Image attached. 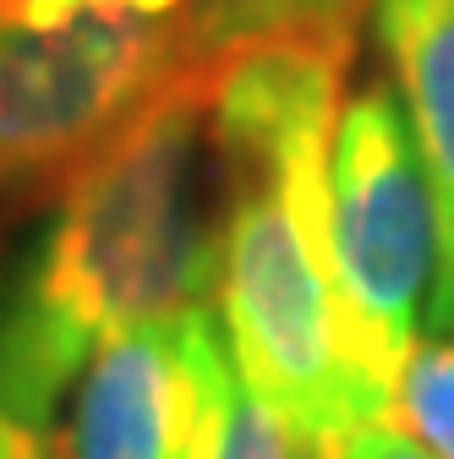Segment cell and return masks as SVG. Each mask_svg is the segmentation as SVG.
I'll return each mask as SVG.
<instances>
[{
    "mask_svg": "<svg viewBox=\"0 0 454 459\" xmlns=\"http://www.w3.org/2000/svg\"><path fill=\"white\" fill-rule=\"evenodd\" d=\"M328 459H432V454H427L411 432H394L389 421H372V427L351 432Z\"/></svg>",
    "mask_w": 454,
    "mask_h": 459,
    "instance_id": "30bf717a",
    "label": "cell"
},
{
    "mask_svg": "<svg viewBox=\"0 0 454 459\" xmlns=\"http://www.w3.org/2000/svg\"><path fill=\"white\" fill-rule=\"evenodd\" d=\"M372 0H192L197 55H224L285 33H351Z\"/></svg>",
    "mask_w": 454,
    "mask_h": 459,
    "instance_id": "52a82bcc",
    "label": "cell"
},
{
    "mask_svg": "<svg viewBox=\"0 0 454 459\" xmlns=\"http://www.w3.org/2000/svg\"><path fill=\"white\" fill-rule=\"evenodd\" d=\"M241 394L208 307L109 339L72 388L61 459H219Z\"/></svg>",
    "mask_w": 454,
    "mask_h": 459,
    "instance_id": "5b68a950",
    "label": "cell"
},
{
    "mask_svg": "<svg viewBox=\"0 0 454 459\" xmlns=\"http://www.w3.org/2000/svg\"><path fill=\"white\" fill-rule=\"evenodd\" d=\"M351 55V33H285L208 55L224 339L241 383L307 459L394 416V377L345 307L328 241V148Z\"/></svg>",
    "mask_w": 454,
    "mask_h": 459,
    "instance_id": "6da1fadb",
    "label": "cell"
},
{
    "mask_svg": "<svg viewBox=\"0 0 454 459\" xmlns=\"http://www.w3.org/2000/svg\"><path fill=\"white\" fill-rule=\"evenodd\" d=\"M394 416L432 459H454V339H416L394 383Z\"/></svg>",
    "mask_w": 454,
    "mask_h": 459,
    "instance_id": "ba28073f",
    "label": "cell"
},
{
    "mask_svg": "<svg viewBox=\"0 0 454 459\" xmlns=\"http://www.w3.org/2000/svg\"><path fill=\"white\" fill-rule=\"evenodd\" d=\"M219 257L214 66L197 61L55 192L0 279V411L49 443L88 361L137 323L208 307Z\"/></svg>",
    "mask_w": 454,
    "mask_h": 459,
    "instance_id": "7a4b0ae2",
    "label": "cell"
},
{
    "mask_svg": "<svg viewBox=\"0 0 454 459\" xmlns=\"http://www.w3.org/2000/svg\"><path fill=\"white\" fill-rule=\"evenodd\" d=\"M328 241L362 339L400 383L438 273V208L411 115L383 82L339 109L328 148Z\"/></svg>",
    "mask_w": 454,
    "mask_h": 459,
    "instance_id": "277c9868",
    "label": "cell"
},
{
    "mask_svg": "<svg viewBox=\"0 0 454 459\" xmlns=\"http://www.w3.org/2000/svg\"><path fill=\"white\" fill-rule=\"evenodd\" d=\"M0 459H55V448L39 443V437H28L6 411H0Z\"/></svg>",
    "mask_w": 454,
    "mask_h": 459,
    "instance_id": "8fae6325",
    "label": "cell"
},
{
    "mask_svg": "<svg viewBox=\"0 0 454 459\" xmlns=\"http://www.w3.org/2000/svg\"><path fill=\"white\" fill-rule=\"evenodd\" d=\"M372 28L400 82L438 208L427 328L438 339H454V0H372Z\"/></svg>",
    "mask_w": 454,
    "mask_h": 459,
    "instance_id": "8992f818",
    "label": "cell"
},
{
    "mask_svg": "<svg viewBox=\"0 0 454 459\" xmlns=\"http://www.w3.org/2000/svg\"><path fill=\"white\" fill-rule=\"evenodd\" d=\"M197 61L192 0H0V219L55 197Z\"/></svg>",
    "mask_w": 454,
    "mask_h": 459,
    "instance_id": "3957f363",
    "label": "cell"
},
{
    "mask_svg": "<svg viewBox=\"0 0 454 459\" xmlns=\"http://www.w3.org/2000/svg\"><path fill=\"white\" fill-rule=\"evenodd\" d=\"M219 459H307L291 437V427L279 421L263 399L241 383L236 394V411H231V427H224V448Z\"/></svg>",
    "mask_w": 454,
    "mask_h": 459,
    "instance_id": "9c48e42d",
    "label": "cell"
}]
</instances>
